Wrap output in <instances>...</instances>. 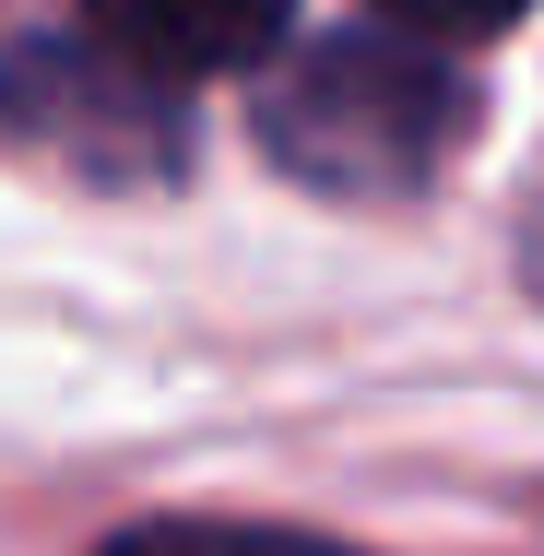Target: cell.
Returning a JSON list of instances; mask_svg holds the SVG:
<instances>
[{
	"instance_id": "6",
	"label": "cell",
	"mask_w": 544,
	"mask_h": 556,
	"mask_svg": "<svg viewBox=\"0 0 544 556\" xmlns=\"http://www.w3.org/2000/svg\"><path fill=\"white\" fill-rule=\"evenodd\" d=\"M521 285L544 296V202H533V225H521Z\"/></svg>"
},
{
	"instance_id": "4",
	"label": "cell",
	"mask_w": 544,
	"mask_h": 556,
	"mask_svg": "<svg viewBox=\"0 0 544 556\" xmlns=\"http://www.w3.org/2000/svg\"><path fill=\"white\" fill-rule=\"evenodd\" d=\"M96 556H367V545H331V533H296V521H130Z\"/></svg>"
},
{
	"instance_id": "5",
	"label": "cell",
	"mask_w": 544,
	"mask_h": 556,
	"mask_svg": "<svg viewBox=\"0 0 544 556\" xmlns=\"http://www.w3.org/2000/svg\"><path fill=\"white\" fill-rule=\"evenodd\" d=\"M379 24L450 48V36H497V24H521V0H379Z\"/></svg>"
},
{
	"instance_id": "1",
	"label": "cell",
	"mask_w": 544,
	"mask_h": 556,
	"mask_svg": "<svg viewBox=\"0 0 544 556\" xmlns=\"http://www.w3.org/2000/svg\"><path fill=\"white\" fill-rule=\"evenodd\" d=\"M461 130H473V84L403 24L308 36L261 96V154L284 178H308V190H343V202L427 190L461 154Z\"/></svg>"
},
{
	"instance_id": "2",
	"label": "cell",
	"mask_w": 544,
	"mask_h": 556,
	"mask_svg": "<svg viewBox=\"0 0 544 556\" xmlns=\"http://www.w3.org/2000/svg\"><path fill=\"white\" fill-rule=\"evenodd\" d=\"M0 130L84 166V178H166L178 166V96L154 72H130L118 48L36 36L0 60Z\"/></svg>"
},
{
	"instance_id": "3",
	"label": "cell",
	"mask_w": 544,
	"mask_h": 556,
	"mask_svg": "<svg viewBox=\"0 0 544 556\" xmlns=\"http://www.w3.org/2000/svg\"><path fill=\"white\" fill-rule=\"evenodd\" d=\"M96 12V48H118L130 72L154 84H202V72H249L284 48L296 0H84Z\"/></svg>"
}]
</instances>
